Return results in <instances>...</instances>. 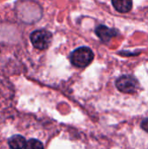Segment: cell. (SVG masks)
<instances>
[{
    "label": "cell",
    "instance_id": "ba28073f",
    "mask_svg": "<svg viewBox=\"0 0 148 149\" xmlns=\"http://www.w3.org/2000/svg\"><path fill=\"white\" fill-rule=\"evenodd\" d=\"M140 126H141V128H142L144 131H146L147 133H148V118H147V119H145V120H142Z\"/></svg>",
    "mask_w": 148,
    "mask_h": 149
},
{
    "label": "cell",
    "instance_id": "5b68a950",
    "mask_svg": "<svg viewBox=\"0 0 148 149\" xmlns=\"http://www.w3.org/2000/svg\"><path fill=\"white\" fill-rule=\"evenodd\" d=\"M112 3L117 11L126 13L132 9L133 0H112Z\"/></svg>",
    "mask_w": 148,
    "mask_h": 149
},
{
    "label": "cell",
    "instance_id": "277c9868",
    "mask_svg": "<svg viewBox=\"0 0 148 149\" xmlns=\"http://www.w3.org/2000/svg\"><path fill=\"white\" fill-rule=\"evenodd\" d=\"M95 32H96L97 36L103 42H109L112 39V38L117 36V34H118V31L115 29L109 28V27L103 25V24L99 25L96 28Z\"/></svg>",
    "mask_w": 148,
    "mask_h": 149
},
{
    "label": "cell",
    "instance_id": "3957f363",
    "mask_svg": "<svg viewBox=\"0 0 148 149\" xmlns=\"http://www.w3.org/2000/svg\"><path fill=\"white\" fill-rule=\"evenodd\" d=\"M117 89L124 93H133L139 87L138 80L130 75H123L115 82Z\"/></svg>",
    "mask_w": 148,
    "mask_h": 149
},
{
    "label": "cell",
    "instance_id": "52a82bcc",
    "mask_svg": "<svg viewBox=\"0 0 148 149\" xmlns=\"http://www.w3.org/2000/svg\"><path fill=\"white\" fill-rule=\"evenodd\" d=\"M24 149H44L43 143L37 139H31L26 141Z\"/></svg>",
    "mask_w": 148,
    "mask_h": 149
},
{
    "label": "cell",
    "instance_id": "6da1fadb",
    "mask_svg": "<svg viewBox=\"0 0 148 149\" xmlns=\"http://www.w3.org/2000/svg\"><path fill=\"white\" fill-rule=\"evenodd\" d=\"M94 54L93 52L85 46L79 47L74 50L70 55L71 63L79 68H84L88 66L93 60Z\"/></svg>",
    "mask_w": 148,
    "mask_h": 149
},
{
    "label": "cell",
    "instance_id": "7a4b0ae2",
    "mask_svg": "<svg viewBox=\"0 0 148 149\" xmlns=\"http://www.w3.org/2000/svg\"><path fill=\"white\" fill-rule=\"evenodd\" d=\"M52 41V34L47 30H37L31 34V42L33 46L40 51L46 50Z\"/></svg>",
    "mask_w": 148,
    "mask_h": 149
},
{
    "label": "cell",
    "instance_id": "8992f818",
    "mask_svg": "<svg viewBox=\"0 0 148 149\" xmlns=\"http://www.w3.org/2000/svg\"><path fill=\"white\" fill-rule=\"evenodd\" d=\"M26 144V140L24 136L17 134L11 136L8 140V145L10 149H23Z\"/></svg>",
    "mask_w": 148,
    "mask_h": 149
}]
</instances>
